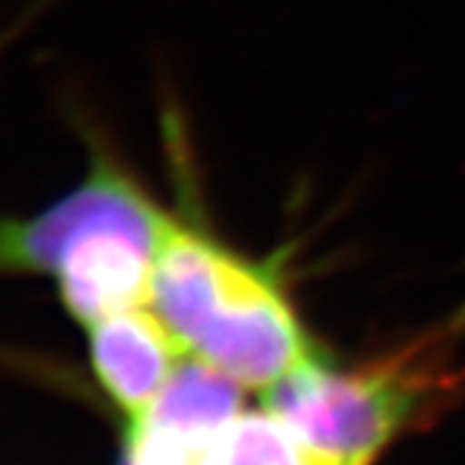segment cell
I'll use <instances>...</instances> for the list:
<instances>
[{
	"label": "cell",
	"mask_w": 465,
	"mask_h": 465,
	"mask_svg": "<svg viewBox=\"0 0 465 465\" xmlns=\"http://www.w3.org/2000/svg\"><path fill=\"white\" fill-rule=\"evenodd\" d=\"M149 306L188 356L244 390H267L317 356L272 267L183 219L165 227Z\"/></svg>",
	"instance_id": "6da1fadb"
},
{
	"label": "cell",
	"mask_w": 465,
	"mask_h": 465,
	"mask_svg": "<svg viewBox=\"0 0 465 465\" xmlns=\"http://www.w3.org/2000/svg\"><path fill=\"white\" fill-rule=\"evenodd\" d=\"M172 216L107 157L59 203L0 219V275H51L82 325L152 303L157 252Z\"/></svg>",
	"instance_id": "7a4b0ae2"
},
{
	"label": "cell",
	"mask_w": 465,
	"mask_h": 465,
	"mask_svg": "<svg viewBox=\"0 0 465 465\" xmlns=\"http://www.w3.org/2000/svg\"><path fill=\"white\" fill-rule=\"evenodd\" d=\"M183 353V345L152 306L126 309L90 325L95 379L129 420H141L154 407Z\"/></svg>",
	"instance_id": "277c9868"
},
{
	"label": "cell",
	"mask_w": 465,
	"mask_h": 465,
	"mask_svg": "<svg viewBox=\"0 0 465 465\" xmlns=\"http://www.w3.org/2000/svg\"><path fill=\"white\" fill-rule=\"evenodd\" d=\"M440 353L431 337L351 371L312 356L263 390V404L314 465H373L429 398L449 387Z\"/></svg>",
	"instance_id": "3957f363"
},
{
	"label": "cell",
	"mask_w": 465,
	"mask_h": 465,
	"mask_svg": "<svg viewBox=\"0 0 465 465\" xmlns=\"http://www.w3.org/2000/svg\"><path fill=\"white\" fill-rule=\"evenodd\" d=\"M216 465H314L270 412H242L216 446Z\"/></svg>",
	"instance_id": "5b68a950"
}]
</instances>
